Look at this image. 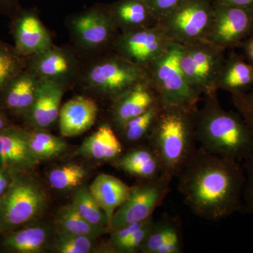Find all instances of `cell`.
<instances>
[{
    "label": "cell",
    "mask_w": 253,
    "mask_h": 253,
    "mask_svg": "<svg viewBox=\"0 0 253 253\" xmlns=\"http://www.w3.org/2000/svg\"><path fill=\"white\" fill-rule=\"evenodd\" d=\"M176 178L184 203L196 217L219 221L241 212L245 173L240 161L199 147Z\"/></svg>",
    "instance_id": "6da1fadb"
},
{
    "label": "cell",
    "mask_w": 253,
    "mask_h": 253,
    "mask_svg": "<svg viewBox=\"0 0 253 253\" xmlns=\"http://www.w3.org/2000/svg\"><path fill=\"white\" fill-rule=\"evenodd\" d=\"M195 131L200 147L221 157L242 162L253 149V134L241 115L226 111L217 94L205 96L195 113Z\"/></svg>",
    "instance_id": "7a4b0ae2"
},
{
    "label": "cell",
    "mask_w": 253,
    "mask_h": 253,
    "mask_svg": "<svg viewBox=\"0 0 253 253\" xmlns=\"http://www.w3.org/2000/svg\"><path fill=\"white\" fill-rule=\"evenodd\" d=\"M161 104L148 142L159 156L164 173L177 177L198 149L195 131L198 108Z\"/></svg>",
    "instance_id": "3957f363"
},
{
    "label": "cell",
    "mask_w": 253,
    "mask_h": 253,
    "mask_svg": "<svg viewBox=\"0 0 253 253\" xmlns=\"http://www.w3.org/2000/svg\"><path fill=\"white\" fill-rule=\"evenodd\" d=\"M148 81L149 67L131 62L111 50L84 59L76 83L87 92L113 101Z\"/></svg>",
    "instance_id": "277c9868"
},
{
    "label": "cell",
    "mask_w": 253,
    "mask_h": 253,
    "mask_svg": "<svg viewBox=\"0 0 253 253\" xmlns=\"http://www.w3.org/2000/svg\"><path fill=\"white\" fill-rule=\"evenodd\" d=\"M7 189L0 201V234H7L38 220L49 197L44 186L28 172L10 174Z\"/></svg>",
    "instance_id": "5b68a950"
},
{
    "label": "cell",
    "mask_w": 253,
    "mask_h": 253,
    "mask_svg": "<svg viewBox=\"0 0 253 253\" xmlns=\"http://www.w3.org/2000/svg\"><path fill=\"white\" fill-rule=\"evenodd\" d=\"M74 48L88 57L113 50L120 32L108 5L96 4L66 20Z\"/></svg>",
    "instance_id": "8992f818"
},
{
    "label": "cell",
    "mask_w": 253,
    "mask_h": 253,
    "mask_svg": "<svg viewBox=\"0 0 253 253\" xmlns=\"http://www.w3.org/2000/svg\"><path fill=\"white\" fill-rule=\"evenodd\" d=\"M181 44L172 42L150 65V81L163 104L196 109L201 96L190 86L181 71Z\"/></svg>",
    "instance_id": "52a82bcc"
},
{
    "label": "cell",
    "mask_w": 253,
    "mask_h": 253,
    "mask_svg": "<svg viewBox=\"0 0 253 253\" xmlns=\"http://www.w3.org/2000/svg\"><path fill=\"white\" fill-rule=\"evenodd\" d=\"M225 51L207 41L181 45V71L190 86L201 96L217 94Z\"/></svg>",
    "instance_id": "ba28073f"
},
{
    "label": "cell",
    "mask_w": 253,
    "mask_h": 253,
    "mask_svg": "<svg viewBox=\"0 0 253 253\" xmlns=\"http://www.w3.org/2000/svg\"><path fill=\"white\" fill-rule=\"evenodd\" d=\"M213 17L212 0H182L159 23L171 42L186 45L207 40Z\"/></svg>",
    "instance_id": "9c48e42d"
},
{
    "label": "cell",
    "mask_w": 253,
    "mask_h": 253,
    "mask_svg": "<svg viewBox=\"0 0 253 253\" xmlns=\"http://www.w3.org/2000/svg\"><path fill=\"white\" fill-rule=\"evenodd\" d=\"M172 179V176L163 173L154 180L140 181L131 186L127 199L113 214L109 234L123 226L152 217L169 192Z\"/></svg>",
    "instance_id": "30bf717a"
},
{
    "label": "cell",
    "mask_w": 253,
    "mask_h": 253,
    "mask_svg": "<svg viewBox=\"0 0 253 253\" xmlns=\"http://www.w3.org/2000/svg\"><path fill=\"white\" fill-rule=\"evenodd\" d=\"M84 60L75 48L53 44L29 56L28 67L42 81L53 82L67 89L77 83Z\"/></svg>",
    "instance_id": "8fae6325"
},
{
    "label": "cell",
    "mask_w": 253,
    "mask_h": 253,
    "mask_svg": "<svg viewBox=\"0 0 253 253\" xmlns=\"http://www.w3.org/2000/svg\"><path fill=\"white\" fill-rule=\"evenodd\" d=\"M172 43L162 26L158 23L120 33L113 44V51L131 62L149 67Z\"/></svg>",
    "instance_id": "7c38bea8"
},
{
    "label": "cell",
    "mask_w": 253,
    "mask_h": 253,
    "mask_svg": "<svg viewBox=\"0 0 253 253\" xmlns=\"http://www.w3.org/2000/svg\"><path fill=\"white\" fill-rule=\"evenodd\" d=\"M212 28L206 41L226 49L239 47L253 34V7L214 2Z\"/></svg>",
    "instance_id": "4fadbf2b"
},
{
    "label": "cell",
    "mask_w": 253,
    "mask_h": 253,
    "mask_svg": "<svg viewBox=\"0 0 253 253\" xmlns=\"http://www.w3.org/2000/svg\"><path fill=\"white\" fill-rule=\"evenodd\" d=\"M11 20L14 46L20 54L33 56L52 45L51 33L42 22L36 8H21Z\"/></svg>",
    "instance_id": "5bb4252c"
},
{
    "label": "cell",
    "mask_w": 253,
    "mask_h": 253,
    "mask_svg": "<svg viewBox=\"0 0 253 253\" xmlns=\"http://www.w3.org/2000/svg\"><path fill=\"white\" fill-rule=\"evenodd\" d=\"M29 145V131L10 125L0 132V166L4 172H28L39 164Z\"/></svg>",
    "instance_id": "9a60e30c"
},
{
    "label": "cell",
    "mask_w": 253,
    "mask_h": 253,
    "mask_svg": "<svg viewBox=\"0 0 253 253\" xmlns=\"http://www.w3.org/2000/svg\"><path fill=\"white\" fill-rule=\"evenodd\" d=\"M160 99L151 81L143 82L131 87L111 101V125L118 130L132 118L146 112Z\"/></svg>",
    "instance_id": "2e32d148"
},
{
    "label": "cell",
    "mask_w": 253,
    "mask_h": 253,
    "mask_svg": "<svg viewBox=\"0 0 253 253\" xmlns=\"http://www.w3.org/2000/svg\"><path fill=\"white\" fill-rule=\"evenodd\" d=\"M42 80L26 67L0 94V108L24 119L31 109Z\"/></svg>",
    "instance_id": "e0dca14e"
},
{
    "label": "cell",
    "mask_w": 253,
    "mask_h": 253,
    "mask_svg": "<svg viewBox=\"0 0 253 253\" xmlns=\"http://www.w3.org/2000/svg\"><path fill=\"white\" fill-rule=\"evenodd\" d=\"M99 114L97 103L90 96L80 95L65 103L60 109V132L65 137L83 134L94 126Z\"/></svg>",
    "instance_id": "ac0fdd59"
},
{
    "label": "cell",
    "mask_w": 253,
    "mask_h": 253,
    "mask_svg": "<svg viewBox=\"0 0 253 253\" xmlns=\"http://www.w3.org/2000/svg\"><path fill=\"white\" fill-rule=\"evenodd\" d=\"M66 89L53 82L42 81L26 123L36 129H46L59 120L61 103Z\"/></svg>",
    "instance_id": "d6986e66"
},
{
    "label": "cell",
    "mask_w": 253,
    "mask_h": 253,
    "mask_svg": "<svg viewBox=\"0 0 253 253\" xmlns=\"http://www.w3.org/2000/svg\"><path fill=\"white\" fill-rule=\"evenodd\" d=\"M113 164L140 181L154 180L164 173L162 162L149 142L133 146Z\"/></svg>",
    "instance_id": "ffe728a7"
},
{
    "label": "cell",
    "mask_w": 253,
    "mask_h": 253,
    "mask_svg": "<svg viewBox=\"0 0 253 253\" xmlns=\"http://www.w3.org/2000/svg\"><path fill=\"white\" fill-rule=\"evenodd\" d=\"M184 251L182 229L179 217L164 214L154 221L141 253H181Z\"/></svg>",
    "instance_id": "44dd1931"
},
{
    "label": "cell",
    "mask_w": 253,
    "mask_h": 253,
    "mask_svg": "<svg viewBox=\"0 0 253 253\" xmlns=\"http://www.w3.org/2000/svg\"><path fill=\"white\" fill-rule=\"evenodd\" d=\"M107 5L110 15L121 33L150 27L159 23L145 0H117Z\"/></svg>",
    "instance_id": "7402d4cb"
},
{
    "label": "cell",
    "mask_w": 253,
    "mask_h": 253,
    "mask_svg": "<svg viewBox=\"0 0 253 253\" xmlns=\"http://www.w3.org/2000/svg\"><path fill=\"white\" fill-rule=\"evenodd\" d=\"M77 154L96 161L113 162L123 154L122 141L110 123H104L83 141Z\"/></svg>",
    "instance_id": "603a6c76"
},
{
    "label": "cell",
    "mask_w": 253,
    "mask_h": 253,
    "mask_svg": "<svg viewBox=\"0 0 253 253\" xmlns=\"http://www.w3.org/2000/svg\"><path fill=\"white\" fill-rule=\"evenodd\" d=\"M89 189L100 207L104 211L110 227L113 214L127 199L131 186L126 185L116 176L101 174L95 178Z\"/></svg>",
    "instance_id": "cb8c5ba5"
},
{
    "label": "cell",
    "mask_w": 253,
    "mask_h": 253,
    "mask_svg": "<svg viewBox=\"0 0 253 253\" xmlns=\"http://www.w3.org/2000/svg\"><path fill=\"white\" fill-rule=\"evenodd\" d=\"M253 86V64L243 55L231 53L224 60L218 78L217 88L231 96L249 91Z\"/></svg>",
    "instance_id": "d4e9b609"
},
{
    "label": "cell",
    "mask_w": 253,
    "mask_h": 253,
    "mask_svg": "<svg viewBox=\"0 0 253 253\" xmlns=\"http://www.w3.org/2000/svg\"><path fill=\"white\" fill-rule=\"evenodd\" d=\"M51 231L48 226L30 224L6 234L2 245L5 249L20 253H39L46 249Z\"/></svg>",
    "instance_id": "484cf974"
},
{
    "label": "cell",
    "mask_w": 253,
    "mask_h": 253,
    "mask_svg": "<svg viewBox=\"0 0 253 253\" xmlns=\"http://www.w3.org/2000/svg\"><path fill=\"white\" fill-rule=\"evenodd\" d=\"M161 105L160 101L146 112L132 118L116 130L121 141L132 146L148 142L161 111Z\"/></svg>",
    "instance_id": "4316f807"
},
{
    "label": "cell",
    "mask_w": 253,
    "mask_h": 253,
    "mask_svg": "<svg viewBox=\"0 0 253 253\" xmlns=\"http://www.w3.org/2000/svg\"><path fill=\"white\" fill-rule=\"evenodd\" d=\"M56 224L61 232L88 236L94 239L107 233L109 234L106 226L94 225L86 221L71 204L60 208L56 215Z\"/></svg>",
    "instance_id": "83f0119b"
},
{
    "label": "cell",
    "mask_w": 253,
    "mask_h": 253,
    "mask_svg": "<svg viewBox=\"0 0 253 253\" xmlns=\"http://www.w3.org/2000/svg\"><path fill=\"white\" fill-rule=\"evenodd\" d=\"M29 131V145L32 153L39 161L57 157L68 149L67 144L58 136L44 129Z\"/></svg>",
    "instance_id": "f1b7e54d"
},
{
    "label": "cell",
    "mask_w": 253,
    "mask_h": 253,
    "mask_svg": "<svg viewBox=\"0 0 253 253\" xmlns=\"http://www.w3.org/2000/svg\"><path fill=\"white\" fill-rule=\"evenodd\" d=\"M29 56L18 53L14 46L0 41V94L6 85L26 68Z\"/></svg>",
    "instance_id": "f546056e"
},
{
    "label": "cell",
    "mask_w": 253,
    "mask_h": 253,
    "mask_svg": "<svg viewBox=\"0 0 253 253\" xmlns=\"http://www.w3.org/2000/svg\"><path fill=\"white\" fill-rule=\"evenodd\" d=\"M71 204L86 221L94 225L106 226L109 231L108 218L91 194L89 188L86 186L79 188L73 196Z\"/></svg>",
    "instance_id": "4dcf8cb0"
},
{
    "label": "cell",
    "mask_w": 253,
    "mask_h": 253,
    "mask_svg": "<svg viewBox=\"0 0 253 253\" xmlns=\"http://www.w3.org/2000/svg\"><path fill=\"white\" fill-rule=\"evenodd\" d=\"M86 174L85 168L72 163L54 168L48 174L47 179L55 189L67 190L81 185Z\"/></svg>",
    "instance_id": "1f68e13d"
},
{
    "label": "cell",
    "mask_w": 253,
    "mask_h": 253,
    "mask_svg": "<svg viewBox=\"0 0 253 253\" xmlns=\"http://www.w3.org/2000/svg\"><path fill=\"white\" fill-rule=\"evenodd\" d=\"M93 238L74 235L58 231L55 240V251L60 253H89L94 246Z\"/></svg>",
    "instance_id": "d6a6232c"
},
{
    "label": "cell",
    "mask_w": 253,
    "mask_h": 253,
    "mask_svg": "<svg viewBox=\"0 0 253 253\" xmlns=\"http://www.w3.org/2000/svg\"><path fill=\"white\" fill-rule=\"evenodd\" d=\"M245 184L241 212L253 215V149L243 160Z\"/></svg>",
    "instance_id": "836d02e7"
},
{
    "label": "cell",
    "mask_w": 253,
    "mask_h": 253,
    "mask_svg": "<svg viewBox=\"0 0 253 253\" xmlns=\"http://www.w3.org/2000/svg\"><path fill=\"white\" fill-rule=\"evenodd\" d=\"M154 221V219L153 216L149 217L140 229H138L132 235L129 236L118 248L116 253H134L140 252L141 247L146 241Z\"/></svg>",
    "instance_id": "e575fe53"
},
{
    "label": "cell",
    "mask_w": 253,
    "mask_h": 253,
    "mask_svg": "<svg viewBox=\"0 0 253 253\" xmlns=\"http://www.w3.org/2000/svg\"><path fill=\"white\" fill-rule=\"evenodd\" d=\"M232 103L253 134V87L241 94L231 96Z\"/></svg>",
    "instance_id": "d590c367"
},
{
    "label": "cell",
    "mask_w": 253,
    "mask_h": 253,
    "mask_svg": "<svg viewBox=\"0 0 253 253\" xmlns=\"http://www.w3.org/2000/svg\"><path fill=\"white\" fill-rule=\"evenodd\" d=\"M154 11L158 21L168 16L182 0H145Z\"/></svg>",
    "instance_id": "8d00e7d4"
},
{
    "label": "cell",
    "mask_w": 253,
    "mask_h": 253,
    "mask_svg": "<svg viewBox=\"0 0 253 253\" xmlns=\"http://www.w3.org/2000/svg\"><path fill=\"white\" fill-rule=\"evenodd\" d=\"M22 8L21 0H0V14L14 18Z\"/></svg>",
    "instance_id": "74e56055"
},
{
    "label": "cell",
    "mask_w": 253,
    "mask_h": 253,
    "mask_svg": "<svg viewBox=\"0 0 253 253\" xmlns=\"http://www.w3.org/2000/svg\"><path fill=\"white\" fill-rule=\"evenodd\" d=\"M239 47L242 48L243 56L249 62L253 64V34L246 38Z\"/></svg>",
    "instance_id": "f35d334b"
},
{
    "label": "cell",
    "mask_w": 253,
    "mask_h": 253,
    "mask_svg": "<svg viewBox=\"0 0 253 253\" xmlns=\"http://www.w3.org/2000/svg\"><path fill=\"white\" fill-rule=\"evenodd\" d=\"M218 4L253 7V0H212Z\"/></svg>",
    "instance_id": "ab89813d"
},
{
    "label": "cell",
    "mask_w": 253,
    "mask_h": 253,
    "mask_svg": "<svg viewBox=\"0 0 253 253\" xmlns=\"http://www.w3.org/2000/svg\"><path fill=\"white\" fill-rule=\"evenodd\" d=\"M4 172L2 169L0 170V196H2L4 194L9 185L10 180L8 179Z\"/></svg>",
    "instance_id": "60d3db41"
},
{
    "label": "cell",
    "mask_w": 253,
    "mask_h": 253,
    "mask_svg": "<svg viewBox=\"0 0 253 253\" xmlns=\"http://www.w3.org/2000/svg\"><path fill=\"white\" fill-rule=\"evenodd\" d=\"M9 118L7 116V113L5 112L4 110L0 108V132L6 129L8 126H10Z\"/></svg>",
    "instance_id": "b9f144b4"
},
{
    "label": "cell",
    "mask_w": 253,
    "mask_h": 253,
    "mask_svg": "<svg viewBox=\"0 0 253 253\" xmlns=\"http://www.w3.org/2000/svg\"><path fill=\"white\" fill-rule=\"evenodd\" d=\"M1 196H0V201H1Z\"/></svg>",
    "instance_id": "7bdbcfd3"
}]
</instances>
